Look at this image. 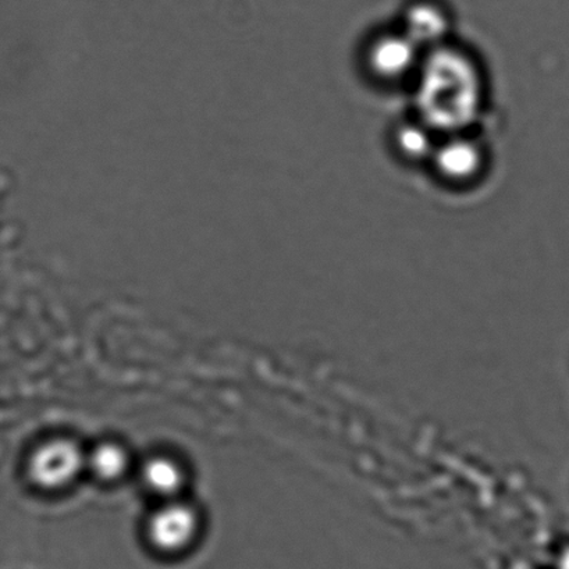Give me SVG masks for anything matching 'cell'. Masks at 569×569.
Here are the masks:
<instances>
[{
	"mask_svg": "<svg viewBox=\"0 0 569 569\" xmlns=\"http://www.w3.org/2000/svg\"><path fill=\"white\" fill-rule=\"evenodd\" d=\"M136 466L129 447L119 440H99L86 451V472L102 485L121 482L134 473Z\"/></svg>",
	"mask_w": 569,
	"mask_h": 569,
	"instance_id": "obj_4",
	"label": "cell"
},
{
	"mask_svg": "<svg viewBox=\"0 0 569 569\" xmlns=\"http://www.w3.org/2000/svg\"><path fill=\"white\" fill-rule=\"evenodd\" d=\"M200 508L186 497L154 502L143 523V535L154 551L164 556L181 555L200 538Z\"/></svg>",
	"mask_w": 569,
	"mask_h": 569,
	"instance_id": "obj_2",
	"label": "cell"
},
{
	"mask_svg": "<svg viewBox=\"0 0 569 569\" xmlns=\"http://www.w3.org/2000/svg\"><path fill=\"white\" fill-rule=\"evenodd\" d=\"M447 21L445 14L439 9L428 7H418L411 10L408 16L407 37L413 42H429L439 40L445 34Z\"/></svg>",
	"mask_w": 569,
	"mask_h": 569,
	"instance_id": "obj_7",
	"label": "cell"
},
{
	"mask_svg": "<svg viewBox=\"0 0 569 569\" xmlns=\"http://www.w3.org/2000/svg\"><path fill=\"white\" fill-rule=\"evenodd\" d=\"M556 569H569V546L558 555Z\"/></svg>",
	"mask_w": 569,
	"mask_h": 569,
	"instance_id": "obj_9",
	"label": "cell"
},
{
	"mask_svg": "<svg viewBox=\"0 0 569 569\" xmlns=\"http://www.w3.org/2000/svg\"><path fill=\"white\" fill-rule=\"evenodd\" d=\"M86 451L84 446L68 436L43 439L27 456V480L43 495L63 493L87 473Z\"/></svg>",
	"mask_w": 569,
	"mask_h": 569,
	"instance_id": "obj_1",
	"label": "cell"
},
{
	"mask_svg": "<svg viewBox=\"0 0 569 569\" xmlns=\"http://www.w3.org/2000/svg\"><path fill=\"white\" fill-rule=\"evenodd\" d=\"M436 166L450 180H468L478 173L482 157L475 143L466 140L446 142L435 151Z\"/></svg>",
	"mask_w": 569,
	"mask_h": 569,
	"instance_id": "obj_6",
	"label": "cell"
},
{
	"mask_svg": "<svg viewBox=\"0 0 569 569\" xmlns=\"http://www.w3.org/2000/svg\"><path fill=\"white\" fill-rule=\"evenodd\" d=\"M417 47L407 36L379 38L370 48V68L382 79H400L416 64Z\"/></svg>",
	"mask_w": 569,
	"mask_h": 569,
	"instance_id": "obj_5",
	"label": "cell"
},
{
	"mask_svg": "<svg viewBox=\"0 0 569 569\" xmlns=\"http://www.w3.org/2000/svg\"><path fill=\"white\" fill-rule=\"evenodd\" d=\"M134 475L143 493L154 502L184 497L188 485L186 463L170 452H153L137 462Z\"/></svg>",
	"mask_w": 569,
	"mask_h": 569,
	"instance_id": "obj_3",
	"label": "cell"
},
{
	"mask_svg": "<svg viewBox=\"0 0 569 569\" xmlns=\"http://www.w3.org/2000/svg\"><path fill=\"white\" fill-rule=\"evenodd\" d=\"M397 146L405 157L412 159L427 158L433 151L432 140L423 127L407 124L397 131Z\"/></svg>",
	"mask_w": 569,
	"mask_h": 569,
	"instance_id": "obj_8",
	"label": "cell"
}]
</instances>
